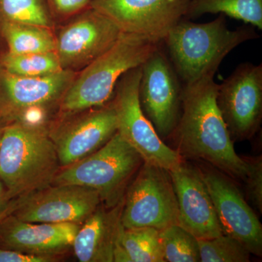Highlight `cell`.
Segmentation results:
<instances>
[{"label": "cell", "instance_id": "1", "mask_svg": "<svg viewBox=\"0 0 262 262\" xmlns=\"http://www.w3.org/2000/svg\"><path fill=\"white\" fill-rule=\"evenodd\" d=\"M215 72L191 83L183 84L182 110L172 133L182 157L203 160L229 177L245 181L250 160L234 151L233 140L216 102L219 84Z\"/></svg>", "mask_w": 262, "mask_h": 262}, {"label": "cell", "instance_id": "2", "mask_svg": "<svg viewBox=\"0 0 262 262\" xmlns=\"http://www.w3.org/2000/svg\"><path fill=\"white\" fill-rule=\"evenodd\" d=\"M255 27L235 30L227 26L225 15L211 22L196 24L182 18L164 39L169 59L183 84L191 83L210 72H216L226 56L239 45L257 39Z\"/></svg>", "mask_w": 262, "mask_h": 262}, {"label": "cell", "instance_id": "3", "mask_svg": "<svg viewBox=\"0 0 262 262\" xmlns=\"http://www.w3.org/2000/svg\"><path fill=\"white\" fill-rule=\"evenodd\" d=\"M59 166L56 144L42 127L20 122L3 127L0 181L13 198L52 185Z\"/></svg>", "mask_w": 262, "mask_h": 262}, {"label": "cell", "instance_id": "4", "mask_svg": "<svg viewBox=\"0 0 262 262\" xmlns=\"http://www.w3.org/2000/svg\"><path fill=\"white\" fill-rule=\"evenodd\" d=\"M161 42L122 32L110 49L76 75L60 101L61 113L74 115L106 104L122 76L141 67Z\"/></svg>", "mask_w": 262, "mask_h": 262}, {"label": "cell", "instance_id": "5", "mask_svg": "<svg viewBox=\"0 0 262 262\" xmlns=\"http://www.w3.org/2000/svg\"><path fill=\"white\" fill-rule=\"evenodd\" d=\"M142 162L140 155L117 132L93 154L63 167L52 184L92 188L105 206L113 208L123 200L127 184Z\"/></svg>", "mask_w": 262, "mask_h": 262}, {"label": "cell", "instance_id": "6", "mask_svg": "<svg viewBox=\"0 0 262 262\" xmlns=\"http://www.w3.org/2000/svg\"><path fill=\"white\" fill-rule=\"evenodd\" d=\"M141 66L122 76L115 87L113 104L117 133L140 155L143 161L167 170L178 167L183 158L164 143L141 110L139 98Z\"/></svg>", "mask_w": 262, "mask_h": 262}, {"label": "cell", "instance_id": "7", "mask_svg": "<svg viewBox=\"0 0 262 262\" xmlns=\"http://www.w3.org/2000/svg\"><path fill=\"white\" fill-rule=\"evenodd\" d=\"M120 222L125 229L161 230L179 225L178 203L168 170L144 162L123 199Z\"/></svg>", "mask_w": 262, "mask_h": 262}, {"label": "cell", "instance_id": "8", "mask_svg": "<svg viewBox=\"0 0 262 262\" xmlns=\"http://www.w3.org/2000/svg\"><path fill=\"white\" fill-rule=\"evenodd\" d=\"M183 84L161 45L141 65V110L161 139L171 136L182 110Z\"/></svg>", "mask_w": 262, "mask_h": 262}, {"label": "cell", "instance_id": "9", "mask_svg": "<svg viewBox=\"0 0 262 262\" xmlns=\"http://www.w3.org/2000/svg\"><path fill=\"white\" fill-rule=\"evenodd\" d=\"M216 102L232 140L252 137L261 121L262 65L239 64L219 84Z\"/></svg>", "mask_w": 262, "mask_h": 262}, {"label": "cell", "instance_id": "10", "mask_svg": "<svg viewBox=\"0 0 262 262\" xmlns=\"http://www.w3.org/2000/svg\"><path fill=\"white\" fill-rule=\"evenodd\" d=\"M190 0H92L90 6L121 32L163 42L185 17Z\"/></svg>", "mask_w": 262, "mask_h": 262}, {"label": "cell", "instance_id": "11", "mask_svg": "<svg viewBox=\"0 0 262 262\" xmlns=\"http://www.w3.org/2000/svg\"><path fill=\"white\" fill-rule=\"evenodd\" d=\"M48 186L21 196L13 214L31 223L82 225L101 203L97 191L83 186Z\"/></svg>", "mask_w": 262, "mask_h": 262}, {"label": "cell", "instance_id": "12", "mask_svg": "<svg viewBox=\"0 0 262 262\" xmlns=\"http://www.w3.org/2000/svg\"><path fill=\"white\" fill-rule=\"evenodd\" d=\"M75 72L63 70L40 77H23L0 67V118L23 121L58 101L75 78Z\"/></svg>", "mask_w": 262, "mask_h": 262}, {"label": "cell", "instance_id": "13", "mask_svg": "<svg viewBox=\"0 0 262 262\" xmlns=\"http://www.w3.org/2000/svg\"><path fill=\"white\" fill-rule=\"evenodd\" d=\"M121 31L98 11L91 9L61 29L56 37V53L62 69H83L116 42Z\"/></svg>", "mask_w": 262, "mask_h": 262}, {"label": "cell", "instance_id": "14", "mask_svg": "<svg viewBox=\"0 0 262 262\" xmlns=\"http://www.w3.org/2000/svg\"><path fill=\"white\" fill-rule=\"evenodd\" d=\"M200 170L224 234L237 239L252 254L261 256V223L238 188L218 170Z\"/></svg>", "mask_w": 262, "mask_h": 262}, {"label": "cell", "instance_id": "15", "mask_svg": "<svg viewBox=\"0 0 262 262\" xmlns=\"http://www.w3.org/2000/svg\"><path fill=\"white\" fill-rule=\"evenodd\" d=\"M179 208V225L198 239L224 234L201 170L182 162L168 170Z\"/></svg>", "mask_w": 262, "mask_h": 262}, {"label": "cell", "instance_id": "16", "mask_svg": "<svg viewBox=\"0 0 262 262\" xmlns=\"http://www.w3.org/2000/svg\"><path fill=\"white\" fill-rule=\"evenodd\" d=\"M80 225L31 223L12 213L0 223V248L51 258L72 248Z\"/></svg>", "mask_w": 262, "mask_h": 262}, {"label": "cell", "instance_id": "17", "mask_svg": "<svg viewBox=\"0 0 262 262\" xmlns=\"http://www.w3.org/2000/svg\"><path fill=\"white\" fill-rule=\"evenodd\" d=\"M117 132L113 104L90 112L67 127L56 144L60 165L68 166L93 154Z\"/></svg>", "mask_w": 262, "mask_h": 262}, {"label": "cell", "instance_id": "18", "mask_svg": "<svg viewBox=\"0 0 262 262\" xmlns=\"http://www.w3.org/2000/svg\"><path fill=\"white\" fill-rule=\"evenodd\" d=\"M124 199V198H123ZM123 200L111 211L98 206L90 215L74 239L76 257L81 262H113L114 252L122 225Z\"/></svg>", "mask_w": 262, "mask_h": 262}, {"label": "cell", "instance_id": "19", "mask_svg": "<svg viewBox=\"0 0 262 262\" xmlns=\"http://www.w3.org/2000/svg\"><path fill=\"white\" fill-rule=\"evenodd\" d=\"M115 262H164L160 230L152 227L120 228Z\"/></svg>", "mask_w": 262, "mask_h": 262}, {"label": "cell", "instance_id": "20", "mask_svg": "<svg viewBox=\"0 0 262 262\" xmlns=\"http://www.w3.org/2000/svg\"><path fill=\"white\" fill-rule=\"evenodd\" d=\"M0 34L13 54L56 52V37L49 28L0 20Z\"/></svg>", "mask_w": 262, "mask_h": 262}, {"label": "cell", "instance_id": "21", "mask_svg": "<svg viewBox=\"0 0 262 262\" xmlns=\"http://www.w3.org/2000/svg\"><path fill=\"white\" fill-rule=\"evenodd\" d=\"M220 13L262 30V0H190L184 18Z\"/></svg>", "mask_w": 262, "mask_h": 262}, {"label": "cell", "instance_id": "22", "mask_svg": "<svg viewBox=\"0 0 262 262\" xmlns=\"http://www.w3.org/2000/svg\"><path fill=\"white\" fill-rule=\"evenodd\" d=\"M0 67L13 75L23 77H40L63 70L56 52L0 56Z\"/></svg>", "mask_w": 262, "mask_h": 262}, {"label": "cell", "instance_id": "23", "mask_svg": "<svg viewBox=\"0 0 262 262\" xmlns=\"http://www.w3.org/2000/svg\"><path fill=\"white\" fill-rule=\"evenodd\" d=\"M160 244L164 261L199 262L198 239L179 225L160 230Z\"/></svg>", "mask_w": 262, "mask_h": 262}, {"label": "cell", "instance_id": "24", "mask_svg": "<svg viewBox=\"0 0 262 262\" xmlns=\"http://www.w3.org/2000/svg\"><path fill=\"white\" fill-rule=\"evenodd\" d=\"M201 262H248L251 253L239 241L222 234L211 239H198Z\"/></svg>", "mask_w": 262, "mask_h": 262}, {"label": "cell", "instance_id": "25", "mask_svg": "<svg viewBox=\"0 0 262 262\" xmlns=\"http://www.w3.org/2000/svg\"><path fill=\"white\" fill-rule=\"evenodd\" d=\"M0 20L49 29L51 26L40 0H0Z\"/></svg>", "mask_w": 262, "mask_h": 262}, {"label": "cell", "instance_id": "26", "mask_svg": "<svg viewBox=\"0 0 262 262\" xmlns=\"http://www.w3.org/2000/svg\"><path fill=\"white\" fill-rule=\"evenodd\" d=\"M251 168L246 183L248 199L260 213L262 212V161L261 159L250 160Z\"/></svg>", "mask_w": 262, "mask_h": 262}, {"label": "cell", "instance_id": "27", "mask_svg": "<svg viewBox=\"0 0 262 262\" xmlns=\"http://www.w3.org/2000/svg\"><path fill=\"white\" fill-rule=\"evenodd\" d=\"M53 261L51 258L42 257V256H33L0 248V262H49Z\"/></svg>", "mask_w": 262, "mask_h": 262}, {"label": "cell", "instance_id": "28", "mask_svg": "<svg viewBox=\"0 0 262 262\" xmlns=\"http://www.w3.org/2000/svg\"><path fill=\"white\" fill-rule=\"evenodd\" d=\"M92 0H53V4L60 13L72 14L80 11L91 4Z\"/></svg>", "mask_w": 262, "mask_h": 262}, {"label": "cell", "instance_id": "29", "mask_svg": "<svg viewBox=\"0 0 262 262\" xmlns=\"http://www.w3.org/2000/svg\"><path fill=\"white\" fill-rule=\"evenodd\" d=\"M20 198H21V196H20V198H13V199L10 201L9 204L5 207L4 209L0 211V223H1L7 216L12 214V213L15 211L17 207L18 206L19 203H20Z\"/></svg>", "mask_w": 262, "mask_h": 262}, {"label": "cell", "instance_id": "30", "mask_svg": "<svg viewBox=\"0 0 262 262\" xmlns=\"http://www.w3.org/2000/svg\"><path fill=\"white\" fill-rule=\"evenodd\" d=\"M13 199V196L10 195L8 189L5 187L3 182L0 181V211L4 209Z\"/></svg>", "mask_w": 262, "mask_h": 262}, {"label": "cell", "instance_id": "31", "mask_svg": "<svg viewBox=\"0 0 262 262\" xmlns=\"http://www.w3.org/2000/svg\"><path fill=\"white\" fill-rule=\"evenodd\" d=\"M3 127L0 126V141H1L2 134H3Z\"/></svg>", "mask_w": 262, "mask_h": 262}]
</instances>
